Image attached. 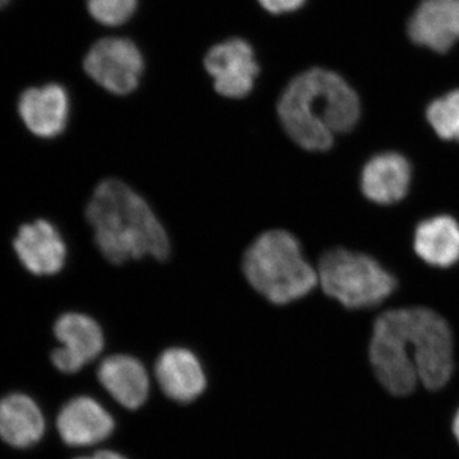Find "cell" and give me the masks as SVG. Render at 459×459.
Returning <instances> with one entry per match:
<instances>
[{
  "instance_id": "1",
  "label": "cell",
  "mask_w": 459,
  "mask_h": 459,
  "mask_svg": "<svg viewBox=\"0 0 459 459\" xmlns=\"http://www.w3.org/2000/svg\"><path fill=\"white\" fill-rule=\"evenodd\" d=\"M369 359L377 382L391 394L409 395L419 383L437 391L455 371L452 329L428 307L388 310L374 323Z\"/></svg>"
},
{
  "instance_id": "2",
  "label": "cell",
  "mask_w": 459,
  "mask_h": 459,
  "mask_svg": "<svg viewBox=\"0 0 459 459\" xmlns=\"http://www.w3.org/2000/svg\"><path fill=\"white\" fill-rule=\"evenodd\" d=\"M280 122L298 146L323 152L360 119L358 93L341 75L314 68L296 75L277 104Z\"/></svg>"
},
{
  "instance_id": "3",
  "label": "cell",
  "mask_w": 459,
  "mask_h": 459,
  "mask_svg": "<svg viewBox=\"0 0 459 459\" xmlns=\"http://www.w3.org/2000/svg\"><path fill=\"white\" fill-rule=\"evenodd\" d=\"M86 217L96 247L113 264L146 256L165 261L170 255L164 225L143 197L122 180L110 178L96 186Z\"/></svg>"
},
{
  "instance_id": "4",
  "label": "cell",
  "mask_w": 459,
  "mask_h": 459,
  "mask_svg": "<svg viewBox=\"0 0 459 459\" xmlns=\"http://www.w3.org/2000/svg\"><path fill=\"white\" fill-rule=\"evenodd\" d=\"M247 282L276 305L299 300L318 285V272L305 259L298 238L286 230L263 232L243 259Z\"/></svg>"
},
{
  "instance_id": "5",
  "label": "cell",
  "mask_w": 459,
  "mask_h": 459,
  "mask_svg": "<svg viewBox=\"0 0 459 459\" xmlns=\"http://www.w3.org/2000/svg\"><path fill=\"white\" fill-rule=\"evenodd\" d=\"M316 272L323 291L349 309L377 307L397 287L394 274L376 259L347 249L329 250Z\"/></svg>"
},
{
  "instance_id": "6",
  "label": "cell",
  "mask_w": 459,
  "mask_h": 459,
  "mask_svg": "<svg viewBox=\"0 0 459 459\" xmlns=\"http://www.w3.org/2000/svg\"><path fill=\"white\" fill-rule=\"evenodd\" d=\"M83 65L93 82L119 96L137 90L144 71L141 50L134 42L123 38L96 42L84 57Z\"/></svg>"
},
{
  "instance_id": "7",
  "label": "cell",
  "mask_w": 459,
  "mask_h": 459,
  "mask_svg": "<svg viewBox=\"0 0 459 459\" xmlns=\"http://www.w3.org/2000/svg\"><path fill=\"white\" fill-rule=\"evenodd\" d=\"M205 71L214 90L228 99H244L255 86L261 68L255 49L243 39H230L214 45L204 57Z\"/></svg>"
},
{
  "instance_id": "8",
  "label": "cell",
  "mask_w": 459,
  "mask_h": 459,
  "mask_svg": "<svg viewBox=\"0 0 459 459\" xmlns=\"http://www.w3.org/2000/svg\"><path fill=\"white\" fill-rule=\"evenodd\" d=\"M54 333L62 346L54 350L51 360L62 373H77L104 350L101 327L84 314L68 313L60 316L54 325Z\"/></svg>"
},
{
  "instance_id": "9",
  "label": "cell",
  "mask_w": 459,
  "mask_h": 459,
  "mask_svg": "<svg viewBox=\"0 0 459 459\" xmlns=\"http://www.w3.org/2000/svg\"><path fill=\"white\" fill-rule=\"evenodd\" d=\"M63 442L71 446H90L113 434V416L91 397H75L65 403L56 419Z\"/></svg>"
},
{
  "instance_id": "10",
  "label": "cell",
  "mask_w": 459,
  "mask_h": 459,
  "mask_svg": "<svg viewBox=\"0 0 459 459\" xmlns=\"http://www.w3.org/2000/svg\"><path fill=\"white\" fill-rule=\"evenodd\" d=\"M18 258L38 276H51L65 267L66 247L53 223L39 220L21 228L14 240Z\"/></svg>"
},
{
  "instance_id": "11",
  "label": "cell",
  "mask_w": 459,
  "mask_h": 459,
  "mask_svg": "<svg viewBox=\"0 0 459 459\" xmlns=\"http://www.w3.org/2000/svg\"><path fill=\"white\" fill-rule=\"evenodd\" d=\"M409 33L415 44L446 53L459 40V0H422Z\"/></svg>"
},
{
  "instance_id": "12",
  "label": "cell",
  "mask_w": 459,
  "mask_h": 459,
  "mask_svg": "<svg viewBox=\"0 0 459 459\" xmlns=\"http://www.w3.org/2000/svg\"><path fill=\"white\" fill-rule=\"evenodd\" d=\"M71 111L68 92L60 84L29 89L20 99V115L29 131L41 138H54L65 131Z\"/></svg>"
},
{
  "instance_id": "13",
  "label": "cell",
  "mask_w": 459,
  "mask_h": 459,
  "mask_svg": "<svg viewBox=\"0 0 459 459\" xmlns=\"http://www.w3.org/2000/svg\"><path fill=\"white\" fill-rule=\"evenodd\" d=\"M160 388L172 401L188 403L197 400L205 389V374L197 356L184 347H171L156 362Z\"/></svg>"
},
{
  "instance_id": "14",
  "label": "cell",
  "mask_w": 459,
  "mask_h": 459,
  "mask_svg": "<svg viewBox=\"0 0 459 459\" xmlns=\"http://www.w3.org/2000/svg\"><path fill=\"white\" fill-rule=\"evenodd\" d=\"M412 170L406 157L383 152L371 157L361 172L365 197L377 204H394L409 193Z\"/></svg>"
},
{
  "instance_id": "15",
  "label": "cell",
  "mask_w": 459,
  "mask_h": 459,
  "mask_svg": "<svg viewBox=\"0 0 459 459\" xmlns=\"http://www.w3.org/2000/svg\"><path fill=\"white\" fill-rule=\"evenodd\" d=\"M98 377L108 394L128 410L140 409L150 394L146 368L133 356H108L100 364Z\"/></svg>"
},
{
  "instance_id": "16",
  "label": "cell",
  "mask_w": 459,
  "mask_h": 459,
  "mask_svg": "<svg viewBox=\"0 0 459 459\" xmlns=\"http://www.w3.org/2000/svg\"><path fill=\"white\" fill-rule=\"evenodd\" d=\"M45 419L29 395L12 394L0 400V437L14 448H30L40 442Z\"/></svg>"
},
{
  "instance_id": "17",
  "label": "cell",
  "mask_w": 459,
  "mask_h": 459,
  "mask_svg": "<svg viewBox=\"0 0 459 459\" xmlns=\"http://www.w3.org/2000/svg\"><path fill=\"white\" fill-rule=\"evenodd\" d=\"M416 255L434 267H451L459 261V223L451 216H435L415 231Z\"/></svg>"
},
{
  "instance_id": "18",
  "label": "cell",
  "mask_w": 459,
  "mask_h": 459,
  "mask_svg": "<svg viewBox=\"0 0 459 459\" xmlns=\"http://www.w3.org/2000/svg\"><path fill=\"white\" fill-rule=\"evenodd\" d=\"M427 117L440 138L459 142V90L452 91L431 102Z\"/></svg>"
},
{
  "instance_id": "19",
  "label": "cell",
  "mask_w": 459,
  "mask_h": 459,
  "mask_svg": "<svg viewBox=\"0 0 459 459\" xmlns=\"http://www.w3.org/2000/svg\"><path fill=\"white\" fill-rule=\"evenodd\" d=\"M138 0H89L87 9L93 20L101 25H124L137 9Z\"/></svg>"
},
{
  "instance_id": "20",
  "label": "cell",
  "mask_w": 459,
  "mask_h": 459,
  "mask_svg": "<svg viewBox=\"0 0 459 459\" xmlns=\"http://www.w3.org/2000/svg\"><path fill=\"white\" fill-rule=\"evenodd\" d=\"M263 9L271 14L290 13L303 7L305 0H258Z\"/></svg>"
},
{
  "instance_id": "21",
  "label": "cell",
  "mask_w": 459,
  "mask_h": 459,
  "mask_svg": "<svg viewBox=\"0 0 459 459\" xmlns=\"http://www.w3.org/2000/svg\"><path fill=\"white\" fill-rule=\"evenodd\" d=\"M75 459H126L123 457L119 453L110 452V451H101L95 453L92 455H86V457H78Z\"/></svg>"
},
{
  "instance_id": "22",
  "label": "cell",
  "mask_w": 459,
  "mask_h": 459,
  "mask_svg": "<svg viewBox=\"0 0 459 459\" xmlns=\"http://www.w3.org/2000/svg\"><path fill=\"white\" fill-rule=\"evenodd\" d=\"M452 430L455 440H457V443L459 444V409L457 412H455V418H453Z\"/></svg>"
},
{
  "instance_id": "23",
  "label": "cell",
  "mask_w": 459,
  "mask_h": 459,
  "mask_svg": "<svg viewBox=\"0 0 459 459\" xmlns=\"http://www.w3.org/2000/svg\"><path fill=\"white\" fill-rule=\"evenodd\" d=\"M11 0H0V8L5 7Z\"/></svg>"
}]
</instances>
